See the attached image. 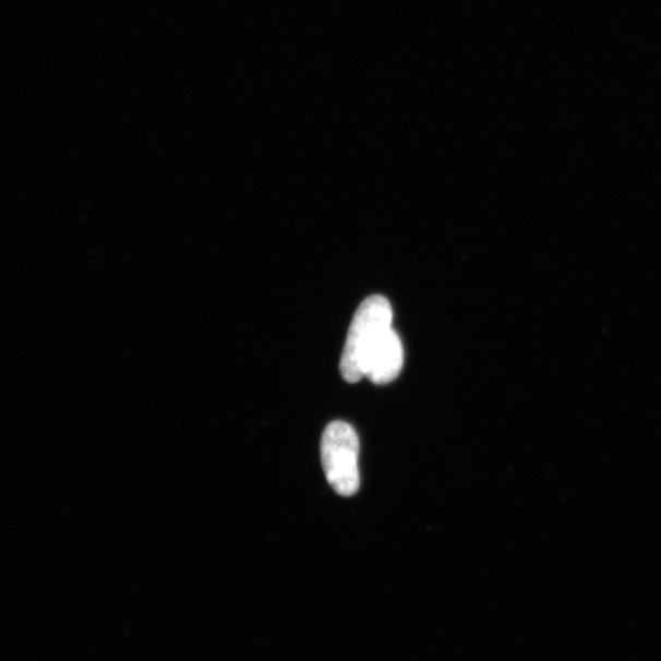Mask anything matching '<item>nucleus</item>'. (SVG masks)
<instances>
[{
    "mask_svg": "<svg viewBox=\"0 0 661 661\" xmlns=\"http://www.w3.org/2000/svg\"><path fill=\"white\" fill-rule=\"evenodd\" d=\"M404 366V346L396 330L389 328L368 356L365 376L374 384L385 385L399 375Z\"/></svg>",
    "mask_w": 661,
    "mask_h": 661,
    "instance_id": "3",
    "label": "nucleus"
},
{
    "mask_svg": "<svg viewBox=\"0 0 661 661\" xmlns=\"http://www.w3.org/2000/svg\"><path fill=\"white\" fill-rule=\"evenodd\" d=\"M393 308L382 296H372L358 308L340 358V375L354 384L365 376L368 356L389 328H393Z\"/></svg>",
    "mask_w": 661,
    "mask_h": 661,
    "instance_id": "1",
    "label": "nucleus"
},
{
    "mask_svg": "<svg viewBox=\"0 0 661 661\" xmlns=\"http://www.w3.org/2000/svg\"><path fill=\"white\" fill-rule=\"evenodd\" d=\"M359 438L352 425L334 422L322 437V462L327 482L340 496H353L360 486Z\"/></svg>",
    "mask_w": 661,
    "mask_h": 661,
    "instance_id": "2",
    "label": "nucleus"
}]
</instances>
